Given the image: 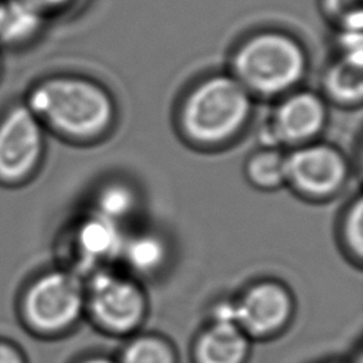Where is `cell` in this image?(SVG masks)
Segmentation results:
<instances>
[{
  "mask_svg": "<svg viewBox=\"0 0 363 363\" xmlns=\"http://www.w3.org/2000/svg\"><path fill=\"white\" fill-rule=\"evenodd\" d=\"M363 52L343 54L326 72L325 89L330 99L343 106H354L363 95Z\"/></svg>",
  "mask_w": 363,
  "mask_h": 363,
  "instance_id": "cell-13",
  "label": "cell"
},
{
  "mask_svg": "<svg viewBox=\"0 0 363 363\" xmlns=\"http://www.w3.org/2000/svg\"><path fill=\"white\" fill-rule=\"evenodd\" d=\"M0 363H27V359L17 345L0 339Z\"/></svg>",
  "mask_w": 363,
  "mask_h": 363,
  "instance_id": "cell-19",
  "label": "cell"
},
{
  "mask_svg": "<svg viewBox=\"0 0 363 363\" xmlns=\"http://www.w3.org/2000/svg\"><path fill=\"white\" fill-rule=\"evenodd\" d=\"M45 150V129L26 102L0 118V183L18 184L38 169Z\"/></svg>",
  "mask_w": 363,
  "mask_h": 363,
  "instance_id": "cell-7",
  "label": "cell"
},
{
  "mask_svg": "<svg viewBox=\"0 0 363 363\" xmlns=\"http://www.w3.org/2000/svg\"><path fill=\"white\" fill-rule=\"evenodd\" d=\"M340 240L345 252L357 265L363 257V204L357 196L346 207L340 220Z\"/></svg>",
  "mask_w": 363,
  "mask_h": 363,
  "instance_id": "cell-17",
  "label": "cell"
},
{
  "mask_svg": "<svg viewBox=\"0 0 363 363\" xmlns=\"http://www.w3.org/2000/svg\"><path fill=\"white\" fill-rule=\"evenodd\" d=\"M234 78L252 95L289 92L303 77L306 57L289 35L262 33L245 41L234 57Z\"/></svg>",
  "mask_w": 363,
  "mask_h": 363,
  "instance_id": "cell-3",
  "label": "cell"
},
{
  "mask_svg": "<svg viewBox=\"0 0 363 363\" xmlns=\"http://www.w3.org/2000/svg\"><path fill=\"white\" fill-rule=\"evenodd\" d=\"M74 363H118V362H116V357H112L104 353H92V354L79 357Z\"/></svg>",
  "mask_w": 363,
  "mask_h": 363,
  "instance_id": "cell-20",
  "label": "cell"
},
{
  "mask_svg": "<svg viewBox=\"0 0 363 363\" xmlns=\"http://www.w3.org/2000/svg\"><path fill=\"white\" fill-rule=\"evenodd\" d=\"M325 7L332 17L339 20L343 30L362 31V0H325Z\"/></svg>",
  "mask_w": 363,
  "mask_h": 363,
  "instance_id": "cell-18",
  "label": "cell"
},
{
  "mask_svg": "<svg viewBox=\"0 0 363 363\" xmlns=\"http://www.w3.org/2000/svg\"><path fill=\"white\" fill-rule=\"evenodd\" d=\"M24 325L35 335L57 337L68 333L85 313L84 277L67 267L35 277L20 301Z\"/></svg>",
  "mask_w": 363,
  "mask_h": 363,
  "instance_id": "cell-4",
  "label": "cell"
},
{
  "mask_svg": "<svg viewBox=\"0 0 363 363\" xmlns=\"http://www.w3.org/2000/svg\"><path fill=\"white\" fill-rule=\"evenodd\" d=\"M1 71H3V55H1V50H0V75H1Z\"/></svg>",
  "mask_w": 363,
  "mask_h": 363,
  "instance_id": "cell-22",
  "label": "cell"
},
{
  "mask_svg": "<svg viewBox=\"0 0 363 363\" xmlns=\"http://www.w3.org/2000/svg\"><path fill=\"white\" fill-rule=\"evenodd\" d=\"M245 177L259 190H277L285 186V152L277 147H261L245 163Z\"/></svg>",
  "mask_w": 363,
  "mask_h": 363,
  "instance_id": "cell-16",
  "label": "cell"
},
{
  "mask_svg": "<svg viewBox=\"0 0 363 363\" xmlns=\"http://www.w3.org/2000/svg\"><path fill=\"white\" fill-rule=\"evenodd\" d=\"M84 291L85 313L101 332L132 336L140 328L147 298L136 278L105 267L84 278Z\"/></svg>",
  "mask_w": 363,
  "mask_h": 363,
  "instance_id": "cell-5",
  "label": "cell"
},
{
  "mask_svg": "<svg viewBox=\"0 0 363 363\" xmlns=\"http://www.w3.org/2000/svg\"><path fill=\"white\" fill-rule=\"evenodd\" d=\"M328 119L325 101L312 91L285 95L259 132L261 147H298L315 142Z\"/></svg>",
  "mask_w": 363,
  "mask_h": 363,
  "instance_id": "cell-8",
  "label": "cell"
},
{
  "mask_svg": "<svg viewBox=\"0 0 363 363\" xmlns=\"http://www.w3.org/2000/svg\"><path fill=\"white\" fill-rule=\"evenodd\" d=\"M251 339L233 322L210 320L191 346L193 363H248Z\"/></svg>",
  "mask_w": 363,
  "mask_h": 363,
  "instance_id": "cell-11",
  "label": "cell"
},
{
  "mask_svg": "<svg viewBox=\"0 0 363 363\" xmlns=\"http://www.w3.org/2000/svg\"><path fill=\"white\" fill-rule=\"evenodd\" d=\"M123 240L121 224L91 210L72 228L69 245L74 264L67 268L81 277L105 268L113 259H119Z\"/></svg>",
  "mask_w": 363,
  "mask_h": 363,
  "instance_id": "cell-10",
  "label": "cell"
},
{
  "mask_svg": "<svg viewBox=\"0 0 363 363\" xmlns=\"http://www.w3.org/2000/svg\"><path fill=\"white\" fill-rule=\"evenodd\" d=\"M119 259L138 277L157 274L169 259V247L156 233L142 231L125 235Z\"/></svg>",
  "mask_w": 363,
  "mask_h": 363,
  "instance_id": "cell-12",
  "label": "cell"
},
{
  "mask_svg": "<svg viewBox=\"0 0 363 363\" xmlns=\"http://www.w3.org/2000/svg\"><path fill=\"white\" fill-rule=\"evenodd\" d=\"M33 4H35L38 9L41 7H55L65 4L68 0H30Z\"/></svg>",
  "mask_w": 363,
  "mask_h": 363,
  "instance_id": "cell-21",
  "label": "cell"
},
{
  "mask_svg": "<svg viewBox=\"0 0 363 363\" xmlns=\"http://www.w3.org/2000/svg\"><path fill=\"white\" fill-rule=\"evenodd\" d=\"M234 319L251 340L271 339L284 332L294 316L291 291L281 282L262 279L233 299Z\"/></svg>",
  "mask_w": 363,
  "mask_h": 363,
  "instance_id": "cell-9",
  "label": "cell"
},
{
  "mask_svg": "<svg viewBox=\"0 0 363 363\" xmlns=\"http://www.w3.org/2000/svg\"><path fill=\"white\" fill-rule=\"evenodd\" d=\"M325 363H340V362H325Z\"/></svg>",
  "mask_w": 363,
  "mask_h": 363,
  "instance_id": "cell-23",
  "label": "cell"
},
{
  "mask_svg": "<svg viewBox=\"0 0 363 363\" xmlns=\"http://www.w3.org/2000/svg\"><path fill=\"white\" fill-rule=\"evenodd\" d=\"M138 201L139 199L133 186L125 180L112 179L95 191L92 211L116 224H122V221L135 214Z\"/></svg>",
  "mask_w": 363,
  "mask_h": 363,
  "instance_id": "cell-14",
  "label": "cell"
},
{
  "mask_svg": "<svg viewBox=\"0 0 363 363\" xmlns=\"http://www.w3.org/2000/svg\"><path fill=\"white\" fill-rule=\"evenodd\" d=\"M118 363H179L174 345L162 335H132L116 356Z\"/></svg>",
  "mask_w": 363,
  "mask_h": 363,
  "instance_id": "cell-15",
  "label": "cell"
},
{
  "mask_svg": "<svg viewBox=\"0 0 363 363\" xmlns=\"http://www.w3.org/2000/svg\"><path fill=\"white\" fill-rule=\"evenodd\" d=\"M24 102L44 129L78 143L102 139L116 118L111 94L82 77L44 78L31 86Z\"/></svg>",
  "mask_w": 363,
  "mask_h": 363,
  "instance_id": "cell-1",
  "label": "cell"
},
{
  "mask_svg": "<svg viewBox=\"0 0 363 363\" xmlns=\"http://www.w3.org/2000/svg\"><path fill=\"white\" fill-rule=\"evenodd\" d=\"M349 162L333 145L311 142L285 153V186L308 200H328L347 182Z\"/></svg>",
  "mask_w": 363,
  "mask_h": 363,
  "instance_id": "cell-6",
  "label": "cell"
},
{
  "mask_svg": "<svg viewBox=\"0 0 363 363\" xmlns=\"http://www.w3.org/2000/svg\"><path fill=\"white\" fill-rule=\"evenodd\" d=\"M252 95L233 75H213L186 95L179 128L186 140L199 147H216L235 139L248 125Z\"/></svg>",
  "mask_w": 363,
  "mask_h": 363,
  "instance_id": "cell-2",
  "label": "cell"
}]
</instances>
